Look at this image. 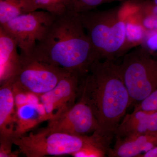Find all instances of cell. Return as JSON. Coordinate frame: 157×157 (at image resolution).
Listing matches in <instances>:
<instances>
[{"label": "cell", "mask_w": 157, "mask_h": 157, "mask_svg": "<svg viewBox=\"0 0 157 157\" xmlns=\"http://www.w3.org/2000/svg\"><path fill=\"white\" fill-rule=\"evenodd\" d=\"M31 55L81 77L101 60L86 33L80 14L70 11L55 17Z\"/></svg>", "instance_id": "cell-1"}, {"label": "cell", "mask_w": 157, "mask_h": 157, "mask_svg": "<svg viewBox=\"0 0 157 157\" xmlns=\"http://www.w3.org/2000/svg\"><path fill=\"white\" fill-rule=\"evenodd\" d=\"M78 97L86 101L95 117L98 130L94 133L111 140L132 103L119 65L107 59L96 62L81 77Z\"/></svg>", "instance_id": "cell-2"}, {"label": "cell", "mask_w": 157, "mask_h": 157, "mask_svg": "<svg viewBox=\"0 0 157 157\" xmlns=\"http://www.w3.org/2000/svg\"><path fill=\"white\" fill-rule=\"evenodd\" d=\"M118 7L79 13L88 36L101 59L119 58L125 37V22L119 18Z\"/></svg>", "instance_id": "cell-3"}, {"label": "cell", "mask_w": 157, "mask_h": 157, "mask_svg": "<svg viewBox=\"0 0 157 157\" xmlns=\"http://www.w3.org/2000/svg\"><path fill=\"white\" fill-rule=\"evenodd\" d=\"M94 135H76L45 128L35 133L14 137L13 143L27 157L71 155L79 151L94 139Z\"/></svg>", "instance_id": "cell-4"}, {"label": "cell", "mask_w": 157, "mask_h": 157, "mask_svg": "<svg viewBox=\"0 0 157 157\" xmlns=\"http://www.w3.org/2000/svg\"><path fill=\"white\" fill-rule=\"evenodd\" d=\"M141 46L123 56L121 75L132 103L140 102L157 89V59Z\"/></svg>", "instance_id": "cell-5"}, {"label": "cell", "mask_w": 157, "mask_h": 157, "mask_svg": "<svg viewBox=\"0 0 157 157\" xmlns=\"http://www.w3.org/2000/svg\"><path fill=\"white\" fill-rule=\"evenodd\" d=\"M20 55L19 68L11 82L14 86L26 92L42 95L53 89L69 72L32 55Z\"/></svg>", "instance_id": "cell-6"}, {"label": "cell", "mask_w": 157, "mask_h": 157, "mask_svg": "<svg viewBox=\"0 0 157 157\" xmlns=\"http://www.w3.org/2000/svg\"><path fill=\"white\" fill-rule=\"evenodd\" d=\"M56 17L48 11L36 10L0 26L16 40L20 54L30 55L44 38Z\"/></svg>", "instance_id": "cell-7"}, {"label": "cell", "mask_w": 157, "mask_h": 157, "mask_svg": "<svg viewBox=\"0 0 157 157\" xmlns=\"http://www.w3.org/2000/svg\"><path fill=\"white\" fill-rule=\"evenodd\" d=\"M61 115L48 120L46 128L70 135H87L96 132L98 124L92 109L83 98Z\"/></svg>", "instance_id": "cell-8"}, {"label": "cell", "mask_w": 157, "mask_h": 157, "mask_svg": "<svg viewBox=\"0 0 157 157\" xmlns=\"http://www.w3.org/2000/svg\"><path fill=\"white\" fill-rule=\"evenodd\" d=\"M81 76L68 72L53 89L38 96L48 121L61 115L76 104Z\"/></svg>", "instance_id": "cell-9"}, {"label": "cell", "mask_w": 157, "mask_h": 157, "mask_svg": "<svg viewBox=\"0 0 157 157\" xmlns=\"http://www.w3.org/2000/svg\"><path fill=\"white\" fill-rule=\"evenodd\" d=\"M16 109L12 82L0 86V157H16L12 152L15 137Z\"/></svg>", "instance_id": "cell-10"}, {"label": "cell", "mask_w": 157, "mask_h": 157, "mask_svg": "<svg viewBox=\"0 0 157 157\" xmlns=\"http://www.w3.org/2000/svg\"><path fill=\"white\" fill-rule=\"evenodd\" d=\"M15 106L16 121L14 137L24 135L39 123L48 120L38 96L29 93L18 97L15 99Z\"/></svg>", "instance_id": "cell-11"}, {"label": "cell", "mask_w": 157, "mask_h": 157, "mask_svg": "<svg viewBox=\"0 0 157 157\" xmlns=\"http://www.w3.org/2000/svg\"><path fill=\"white\" fill-rule=\"evenodd\" d=\"M157 146V131L136 134L120 138L116 137L113 148L108 151V156L113 157H139Z\"/></svg>", "instance_id": "cell-12"}, {"label": "cell", "mask_w": 157, "mask_h": 157, "mask_svg": "<svg viewBox=\"0 0 157 157\" xmlns=\"http://www.w3.org/2000/svg\"><path fill=\"white\" fill-rule=\"evenodd\" d=\"M16 40L0 26V86L12 81L21 62Z\"/></svg>", "instance_id": "cell-13"}, {"label": "cell", "mask_w": 157, "mask_h": 157, "mask_svg": "<svg viewBox=\"0 0 157 157\" xmlns=\"http://www.w3.org/2000/svg\"><path fill=\"white\" fill-rule=\"evenodd\" d=\"M157 131V110H134L124 116L116 130V137L124 138L136 134Z\"/></svg>", "instance_id": "cell-14"}, {"label": "cell", "mask_w": 157, "mask_h": 157, "mask_svg": "<svg viewBox=\"0 0 157 157\" xmlns=\"http://www.w3.org/2000/svg\"><path fill=\"white\" fill-rule=\"evenodd\" d=\"M125 37L119 57L123 56L143 43L147 30L141 23L140 11L129 17L125 21Z\"/></svg>", "instance_id": "cell-15"}, {"label": "cell", "mask_w": 157, "mask_h": 157, "mask_svg": "<svg viewBox=\"0 0 157 157\" xmlns=\"http://www.w3.org/2000/svg\"><path fill=\"white\" fill-rule=\"evenodd\" d=\"M38 9L34 0H0V25Z\"/></svg>", "instance_id": "cell-16"}, {"label": "cell", "mask_w": 157, "mask_h": 157, "mask_svg": "<svg viewBox=\"0 0 157 157\" xmlns=\"http://www.w3.org/2000/svg\"><path fill=\"white\" fill-rule=\"evenodd\" d=\"M38 9L48 11L55 16L70 11V0H34Z\"/></svg>", "instance_id": "cell-17"}, {"label": "cell", "mask_w": 157, "mask_h": 157, "mask_svg": "<svg viewBox=\"0 0 157 157\" xmlns=\"http://www.w3.org/2000/svg\"><path fill=\"white\" fill-rule=\"evenodd\" d=\"M141 1L128 0L125 1L118 7L117 14L121 20L125 21L129 17L140 12Z\"/></svg>", "instance_id": "cell-18"}, {"label": "cell", "mask_w": 157, "mask_h": 157, "mask_svg": "<svg viewBox=\"0 0 157 157\" xmlns=\"http://www.w3.org/2000/svg\"><path fill=\"white\" fill-rule=\"evenodd\" d=\"M108 3V0H70V11L81 13L94 10L98 6Z\"/></svg>", "instance_id": "cell-19"}, {"label": "cell", "mask_w": 157, "mask_h": 157, "mask_svg": "<svg viewBox=\"0 0 157 157\" xmlns=\"http://www.w3.org/2000/svg\"><path fill=\"white\" fill-rule=\"evenodd\" d=\"M134 110L150 111L157 110V89L143 101L138 102Z\"/></svg>", "instance_id": "cell-20"}, {"label": "cell", "mask_w": 157, "mask_h": 157, "mask_svg": "<svg viewBox=\"0 0 157 157\" xmlns=\"http://www.w3.org/2000/svg\"><path fill=\"white\" fill-rule=\"evenodd\" d=\"M140 46L152 55L157 52V30L147 31L144 40Z\"/></svg>", "instance_id": "cell-21"}, {"label": "cell", "mask_w": 157, "mask_h": 157, "mask_svg": "<svg viewBox=\"0 0 157 157\" xmlns=\"http://www.w3.org/2000/svg\"><path fill=\"white\" fill-rule=\"evenodd\" d=\"M140 13L143 16L157 17V4L153 0L141 1Z\"/></svg>", "instance_id": "cell-22"}, {"label": "cell", "mask_w": 157, "mask_h": 157, "mask_svg": "<svg viewBox=\"0 0 157 157\" xmlns=\"http://www.w3.org/2000/svg\"><path fill=\"white\" fill-rule=\"evenodd\" d=\"M140 17L141 24L147 31L157 30V17H147L140 14Z\"/></svg>", "instance_id": "cell-23"}, {"label": "cell", "mask_w": 157, "mask_h": 157, "mask_svg": "<svg viewBox=\"0 0 157 157\" xmlns=\"http://www.w3.org/2000/svg\"><path fill=\"white\" fill-rule=\"evenodd\" d=\"M139 157H157V146L149 150L143 154L140 155Z\"/></svg>", "instance_id": "cell-24"}, {"label": "cell", "mask_w": 157, "mask_h": 157, "mask_svg": "<svg viewBox=\"0 0 157 157\" xmlns=\"http://www.w3.org/2000/svg\"><path fill=\"white\" fill-rule=\"evenodd\" d=\"M128 1V0H108V3L116 1H121V2H125V1Z\"/></svg>", "instance_id": "cell-25"}, {"label": "cell", "mask_w": 157, "mask_h": 157, "mask_svg": "<svg viewBox=\"0 0 157 157\" xmlns=\"http://www.w3.org/2000/svg\"><path fill=\"white\" fill-rule=\"evenodd\" d=\"M152 56H155V57L157 59V52H155V53L154 54H153Z\"/></svg>", "instance_id": "cell-26"}, {"label": "cell", "mask_w": 157, "mask_h": 157, "mask_svg": "<svg viewBox=\"0 0 157 157\" xmlns=\"http://www.w3.org/2000/svg\"><path fill=\"white\" fill-rule=\"evenodd\" d=\"M156 4H157V0H153Z\"/></svg>", "instance_id": "cell-27"}]
</instances>
